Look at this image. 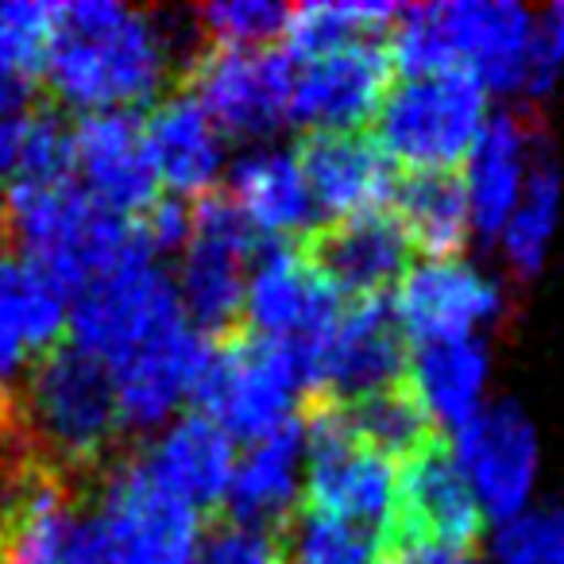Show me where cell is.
<instances>
[{
    "label": "cell",
    "mask_w": 564,
    "mask_h": 564,
    "mask_svg": "<svg viewBox=\"0 0 564 564\" xmlns=\"http://www.w3.org/2000/svg\"><path fill=\"white\" fill-rule=\"evenodd\" d=\"M171 32L148 12L112 0L58 4L43 78L58 105L86 112H140L171 78Z\"/></svg>",
    "instance_id": "1"
},
{
    "label": "cell",
    "mask_w": 564,
    "mask_h": 564,
    "mask_svg": "<svg viewBox=\"0 0 564 564\" xmlns=\"http://www.w3.org/2000/svg\"><path fill=\"white\" fill-rule=\"evenodd\" d=\"M20 425L35 460L70 484L101 479L120 460L124 417L117 387L101 360L74 345H58L17 387Z\"/></svg>",
    "instance_id": "2"
},
{
    "label": "cell",
    "mask_w": 564,
    "mask_h": 564,
    "mask_svg": "<svg viewBox=\"0 0 564 564\" xmlns=\"http://www.w3.org/2000/svg\"><path fill=\"white\" fill-rule=\"evenodd\" d=\"M487 117V89L471 70L402 78L376 112V143L410 171H456Z\"/></svg>",
    "instance_id": "3"
},
{
    "label": "cell",
    "mask_w": 564,
    "mask_h": 564,
    "mask_svg": "<svg viewBox=\"0 0 564 564\" xmlns=\"http://www.w3.org/2000/svg\"><path fill=\"white\" fill-rule=\"evenodd\" d=\"M263 236L243 220L225 189L194 197L189 205V240L182 248L178 302L186 322L205 340H220L243 325V291Z\"/></svg>",
    "instance_id": "4"
},
{
    "label": "cell",
    "mask_w": 564,
    "mask_h": 564,
    "mask_svg": "<svg viewBox=\"0 0 564 564\" xmlns=\"http://www.w3.org/2000/svg\"><path fill=\"white\" fill-rule=\"evenodd\" d=\"M302 391L299 360L291 345L236 329L213 340L209 364L197 379V414L213 417L228 437L263 441L294 417V394Z\"/></svg>",
    "instance_id": "5"
},
{
    "label": "cell",
    "mask_w": 564,
    "mask_h": 564,
    "mask_svg": "<svg viewBox=\"0 0 564 564\" xmlns=\"http://www.w3.org/2000/svg\"><path fill=\"white\" fill-rule=\"evenodd\" d=\"M294 414L310 456L302 507L383 538L394 499V464L352 437L345 410L329 394H306Z\"/></svg>",
    "instance_id": "6"
},
{
    "label": "cell",
    "mask_w": 564,
    "mask_h": 564,
    "mask_svg": "<svg viewBox=\"0 0 564 564\" xmlns=\"http://www.w3.org/2000/svg\"><path fill=\"white\" fill-rule=\"evenodd\" d=\"M291 352L299 360L302 391L329 394L337 402L402 383L410 364L406 333L394 317L391 294L345 302L329 333Z\"/></svg>",
    "instance_id": "7"
},
{
    "label": "cell",
    "mask_w": 564,
    "mask_h": 564,
    "mask_svg": "<svg viewBox=\"0 0 564 564\" xmlns=\"http://www.w3.org/2000/svg\"><path fill=\"white\" fill-rule=\"evenodd\" d=\"M86 487L35 460L0 522V564H117Z\"/></svg>",
    "instance_id": "8"
},
{
    "label": "cell",
    "mask_w": 564,
    "mask_h": 564,
    "mask_svg": "<svg viewBox=\"0 0 564 564\" xmlns=\"http://www.w3.org/2000/svg\"><path fill=\"white\" fill-rule=\"evenodd\" d=\"M186 89L217 132L256 140L271 135L291 117L294 63L286 51L271 47H205L186 63Z\"/></svg>",
    "instance_id": "9"
},
{
    "label": "cell",
    "mask_w": 564,
    "mask_h": 564,
    "mask_svg": "<svg viewBox=\"0 0 564 564\" xmlns=\"http://www.w3.org/2000/svg\"><path fill=\"white\" fill-rule=\"evenodd\" d=\"M70 302L74 310L66 325L74 333V348L101 360L105 368H117L163 329L186 322L174 279L159 263L120 267L89 282Z\"/></svg>",
    "instance_id": "10"
},
{
    "label": "cell",
    "mask_w": 564,
    "mask_h": 564,
    "mask_svg": "<svg viewBox=\"0 0 564 564\" xmlns=\"http://www.w3.org/2000/svg\"><path fill=\"white\" fill-rule=\"evenodd\" d=\"M97 518L117 549V564H189L202 514L155 484L132 456L97 479Z\"/></svg>",
    "instance_id": "11"
},
{
    "label": "cell",
    "mask_w": 564,
    "mask_h": 564,
    "mask_svg": "<svg viewBox=\"0 0 564 564\" xmlns=\"http://www.w3.org/2000/svg\"><path fill=\"white\" fill-rule=\"evenodd\" d=\"M484 538V510L464 479L453 448L433 441L394 471L391 518L379 545H441L471 553Z\"/></svg>",
    "instance_id": "12"
},
{
    "label": "cell",
    "mask_w": 564,
    "mask_h": 564,
    "mask_svg": "<svg viewBox=\"0 0 564 564\" xmlns=\"http://www.w3.org/2000/svg\"><path fill=\"white\" fill-rule=\"evenodd\" d=\"M394 86L387 40H352L294 63L291 117L310 132H360Z\"/></svg>",
    "instance_id": "13"
},
{
    "label": "cell",
    "mask_w": 564,
    "mask_h": 564,
    "mask_svg": "<svg viewBox=\"0 0 564 564\" xmlns=\"http://www.w3.org/2000/svg\"><path fill=\"white\" fill-rule=\"evenodd\" d=\"M340 306L345 299L306 263L294 240L259 248L243 291V329L302 348L333 329Z\"/></svg>",
    "instance_id": "14"
},
{
    "label": "cell",
    "mask_w": 564,
    "mask_h": 564,
    "mask_svg": "<svg viewBox=\"0 0 564 564\" xmlns=\"http://www.w3.org/2000/svg\"><path fill=\"white\" fill-rule=\"evenodd\" d=\"M294 243L345 302L391 294L394 282H402V274L410 271V251H414L394 213L387 209L325 220Z\"/></svg>",
    "instance_id": "15"
},
{
    "label": "cell",
    "mask_w": 564,
    "mask_h": 564,
    "mask_svg": "<svg viewBox=\"0 0 564 564\" xmlns=\"http://www.w3.org/2000/svg\"><path fill=\"white\" fill-rule=\"evenodd\" d=\"M453 437L456 464L471 484L479 510H487L495 522L525 514L533 476H538V437L522 410L514 402L479 410Z\"/></svg>",
    "instance_id": "16"
},
{
    "label": "cell",
    "mask_w": 564,
    "mask_h": 564,
    "mask_svg": "<svg viewBox=\"0 0 564 564\" xmlns=\"http://www.w3.org/2000/svg\"><path fill=\"white\" fill-rule=\"evenodd\" d=\"M294 163L306 178L314 209L329 220L387 209L399 186L394 163L368 132H306Z\"/></svg>",
    "instance_id": "17"
},
{
    "label": "cell",
    "mask_w": 564,
    "mask_h": 564,
    "mask_svg": "<svg viewBox=\"0 0 564 564\" xmlns=\"http://www.w3.org/2000/svg\"><path fill=\"white\" fill-rule=\"evenodd\" d=\"M209 352L213 340H205L189 322H178L109 368L124 430L151 433L182 406V399H194Z\"/></svg>",
    "instance_id": "18"
},
{
    "label": "cell",
    "mask_w": 564,
    "mask_h": 564,
    "mask_svg": "<svg viewBox=\"0 0 564 564\" xmlns=\"http://www.w3.org/2000/svg\"><path fill=\"white\" fill-rule=\"evenodd\" d=\"M74 171L86 182L82 189L120 217H143L163 197L140 112H86L74 124Z\"/></svg>",
    "instance_id": "19"
},
{
    "label": "cell",
    "mask_w": 564,
    "mask_h": 564,
    "mask_svg": "<svg viewBox=\"0 0 564 564\" xmlns=\"http://www.w3.org/2000/svg\"><path fill=\"white\" fill-rule=\"evenodd\" d=\"M391 306L402 333L422 345L471 340V329L499 310V291L460 259H425L402 274Z\"/></svg>",
    "instance_id": "20"
},
{
    "label": "cell",
    "mask_w": 564,
    "mask_h": 564,
    "mask_svg": "<svg viewBox=\"0 0 564 564\" xmlns=\"http://www.w3.org/2000/svg\"><path fill=\"white\" fill-rule=\"evenodd\" d=\"M66 294L55 282L28 263L20 251L0 243V387L12 391V379L35 368L43 356L63 345Z\"/></svg>",
    "instance_id": "21"
},
{
    "label": "cell",
    "mask_w": 564,
    "mask_h": 564,
    "mask_svg": "<svg viewBox=\"0 0 564 564\" xmlns=\"http://www.w3.org/2000/svg\"><path fill=\"white\" fill-rule=\"evenodd\" d=\"M135 460L143 464V471H148L163 491L189 502V507L202 514V510L217 507V502L225 499L228 479H232V471H236V448H232V437H228L213 417L189 410V414H182L166 433L148 441V445L135 453Z\"/></svg>",
    "instance_id": "22"
},
{
    "label": "cell",
    "mask_w": 564,
    "mask_h": 564,
    "mask_svg": "<svg viewBox=\"0 0 564 564\" xmlns=\"http://www.w3.org/2000/svg\"><path fill=\"white\" fill-rule=\"evenodd\" d=\"M306 456L299 414L282 422L274 433L248 448L228 479V522L248 525V530L279 533L299 510V468Z\"/></svg>",
    "instance_id": "23"
},
{
    "label": "cell",
    "mask_w": 564,
    "mask_h": 564,
    "mask_svg": "<svg viewBox=\"0 0 564 564\" xmlns=\"http://www.w3.org/2000/svg\"><path fill=\"white\" fill-rule=\"evenodd\" d=\"M143 148L159 186L174 197H202L220 171V132L189 94H171L143 117Z\"/></svg>",
    "instance_id": "24"
},
{
    "label": "cell",
    "mask_w": 564,
    "mask_h": 564,
    "mask_svg": "<svg viewBox=\"0 0 564 564\" xmlns=\"http://www.w3.org/2000/svg\"><path fill=\"white\" fill-rule=\"evenodd\" d=\"M525 151H530V124L514 112L487 120L471 143L464 189H468V213L484 236L502 232L522 197Z\"/></svg>",
    "instance_id": "25"
},
{
    "label": "cell",
    "mask_w": 564,
    "mask_h": 564,
    "mask_svg": "<svg viewBox=\"0 0 564 564\" xmlns=\"http://www.w3.org/2000/svg\"><path fill=\"white\" fill-rule=\"evenodd\" d=\"M228 197L259 236L302 240L314 228V197L294 155H248L228 174Z\"/></svg>",
    "instance_id": "26"
},
{
    "label": "cell",
    "mask_w": 564,
    "mask_h": 564,
    "mask_svg": "<svg viewBox=\"0 0 564 564\" xmlns=\"http://www.w3.org/2000/svg\"><path fill=\"white\" fill-rule=\"evenodd\" d=\"M406 383L437 430H464L479 414L487 383V352L476 340H437L410 352Z\"/></svg>",
    "instance_id": "27"
},
{
    "label": "cell",
    "mask_w": 564,
    "mask_h": 564,
    "mask_svg": "<svg viewBox=\"0 0 564 564\" xmlns=\"http://www.w3.org/2000/svg\"><path fill=\"white\" fill-rule=\"evenodd\" d=\"M394 220L410 248L430 259H456L468 240V189L456 171H406L394 186Z\"/></svg>",
    "instance_id": "28"
},
{
    "label": "cell",
    "mask_w": 564,
    "mask_h": 564,
    "mask_svg": "<svg viewBox=\"0 0 564 564\" xmlns=\"http://www.w3.org/2000/svg\"><path fill=\"white\" fill-rule=\"evenodd\" d=\"M340 410H345L352 437L391 464H402L406 456L430 448L433 441H445L433 417L425 414V406L417 402V394L410 391L406 379L376 394H364V399L340 402Z\"/></svg>",
    "instance_id": "29"
},
{
    "label": "cell",
    "mask_w": 564,
    "mask_h": 564,
    "mask_svg": "<svg viewBox=\"0 0 564 564\" xmlns=\"http://www.w3.org/2000/svg\"><path fill=\"white\" fill-rule=\"evenodd\" d=\"M402 17L399 4H302L286 17V55L291 63L333 51L352 40H383L387 28H394Z\"/></svg>",
    "instance_id": "30"
},
{
    "label": "cell",
    "mask_w": 564,
    "mask_h": 564,
    "mask_svg": "<svg viewBox=\"0 0 564 564\" xmlns=\"http://www.w3.org/2000/svg\"><path fill=\"white\" fill-rule=\"evenodd\" d=\"M279 564H379V538L299 507L279 530Z\"/></svg>",
    "instance_id": "31"
},
{
    "label": "cell",
    "mask_w": 564,
    "mask_h": 564,
    "mask_svg": "<svg viewBox=\"0 0 564 564\" xmlns=\"http://www.w3.org/2000/svg\"><path fill=\"white\" fill-rule=\"evenodd\" d=\"M556 213H561V178L549 166V159H538V166L525 178L514 213H510L507 228H502L507 256L522 274H533L541 267V259H545L549 236L556 228Z\"/></svg>",
    "instance_id": "32"
},
{
    "label": "cell",
    "mask_w": 564,
    "mask_h": 564,
    "mask_svg": "<svg viewBox=\"0 0 564 564\" xmlns=\"http://www.w3.org/2000/svg\"><path fill=\"white\" fill-rule=\"evenodd\" d=\"M55 12L58 4H35V0L0 4V74H17L28 82L43 78Z\"/></svg>",
    "instance_id": "33"
},
{
    "label": "cell",
    "mask_w": 564,
    "mask_h": 564,
    "mask_svg": "<svg viewBox=\"0 0 564 564\" xmlns=\"http://www.w3.org/2000/svg\"><path fill=\"white\" fill-rule=\"evenodd\" d=\"M291 9L267 4V0H232V4H209L197 12L205 35L217 47H267L274 35H282Z\"/></svg>",
    "instance_id": "34"
},
{
    "label": "cell",
    "mask_w": 564,
    "mask_h": 564,
    "mask_svg": "<svg viewBox=\"0 0 564 564\" xmlns=\"http://www.w3.org/2000/svg\"><path fill=\"white\" fill-rule=\"evenodd\" d=\"M499 564H564V510H525L495 541Z\"/></svg>",
    "instance_id": "35"
},
{
    "label": "cell",
    "mask_w": 564,
    "mask_h": 564,
    "mask_svg": "<svg viewBox=\"0 0 564 564\" xmlns=\"http://www.w3.org/2000/svg\"><path fill=\"white\" fill-rule=\"evenodd\" d=\"M279 533L248 530L228 518H217L197 538L189 564H279Z\"/></svg>",
    "instance_id": "36"
},
{
    "label": "cell",
    "mask_w": 564,
    "mask_h": 564,
    "mask_svg": "<svg viewBox=\"0 0 564 564\" xmlns=\"http://www.w3.org/2000/svg\"><path fill=\"white\" fill-rule=\"evenodd\" d=\"M564 66V4L538 12L530 24V47H525V86L530 94H549Z\"/></svg>",
    "instance_id": "37"
},
{
    "label": "cell",
    "mask_w": 564,
    "mask_h": 564,
    "mask_svg": "<svg viewBox=\"0 0 564 564\" xmlns=\"http://www.w3.org/2000/svg\"><path fill=\"white\" fill-rule=\"evenodd\" d=\"M32 464H35V453H32V445H28L20 417L17 422H0V522H4V514H9L12 502H17V491L28 479V471H32Z\"/></svg>",
    "instance_id": "38"
},
{
    "label": "cell",
    "mask_w": 564,
    "mask_h": 564,
    "mask_svg": "<svg viewBox=\"0 0 564 564\" xmlns=\"http://www.w3.org/2000/svg\"><path fill=\"white\" fill-rule=\"evenodd\" d=\"M379 564H476L471 553L441 545H379Z\"/></svg>",
    "instance_id": "39"
},
{
    "label": "cell",
    "mask_w": 564,
    "mask_h": 564,
    "mask_svg": "<svg viewBox=\"0 0 564 564\" xmlns=\"http://www.w3.org/2000/svg\"><path fill=\"white\" fill-rule=\"evenodd\" d=\"M40 86L17 74H0V120H20L40 109Z\"/></svg>",
    "instance_id": "40"
},
{
    "label": "cell",
    "mask_w": 564,
    "mask_h": 564,
    "mask_svg": "<svg viewBox=\"0 0 564 564\" xmlns=\"http://www.w3.org/2000/svg\"><path fill=\"white\" fill-rule=\"evenodd\" d=\"M17 417H20L17 387H12V391H4V387H0V422H17Z\"/></svg>",
    "instance_id": "41"
},
{
    "label": "cell",
    "mask_w": 564,
    "mask_h": 564,
    "mask_svg": "<svg viewBox=\"0 0 564 564\" xmlns=\"http://www.w3.org/2000/svg\"><path fill=\"white\" fill-rule=\"evenodd\" d=\"M4 182H9V174H4V166H0V243H9L4 240V197H9V186H4Z\"/></svg>",
    "instance_id": "42"
}]
</instances>
